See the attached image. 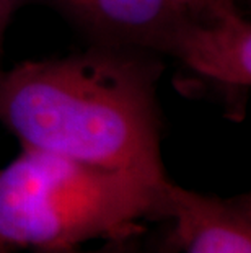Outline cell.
<instances>
[{
  "instance_id": "3",
  "label": "cell",
  "mask_w": 251,
  "mask_h": 253,
  "mask_svg": "<svg viewBox=\"0 0 251 253\" xmlns=\"http://www.w3.org/2000/svg\"><path fill=\"white\" fill-rule=\"evenodd\" d=\"M83 30L93 44L172 54L189 13L179 0H39Z\"/></svg>"
},
{
  "instance_id": "2",
  "label": "cell",
  "mask_w": 251,
  "mask_h": 253,
  "mask_svg": "<svg viewBox=\"0 0 251 253\" xmlns=\"http://www.w3.org/2000/svg\"><path fill=\"white\" fill-rule=\"evenodd\" d=\"M168 181L21 147L0 169V242L61 249L147 232L142 220H167Z\"/></svg>"
},
{
  "instance_id": "6",
  "label": "cell",
  "mask_w": 251,
  "mask_h": 253,
  "mask_svg": "<svg viewBox=\"0 0 251 253\" xmlns=\"http://www.w3.org/2000/svg\"><path fill=\"white\" fill-rule=\"evenodd\" d=\"M147 232L117 237V239L105 240L100 249L83 250L80 245L61 247V249H35L33 253H143L145 252Z\"/></svg>"
},
{
  "instance_id": "5",
  "label": "cell",
  "mask_w": 251,
  "mask_h": 253,
  "mask_svg": "<svg viewBox=\"0 0 251 253\" xmlns=\"http://www.w3.org/2000/svg\"><path fill=\"white\" fill-rule=\"evenodd\" d=\"M167 220L181 253H251L250 195H202L168 181Z\"/></svg>"
},
{
  "instance_id": "8",
  "label": "cell",
  "mask_w": 251,
  "mask_h": 253,
  "mask_svg": "<svg viewBox=\"0 0 251 253\" xmlns=\"http://www.w3.org/2000/svg\"><path fill=\"white\" fill-rule=\"evenodd\" d=\"M28 2H31V0H0V57H2L3 52V40L10 21H12L15 12L21 5Z\"/></svg>"
},
{
  "instance_id": "9",
  "label": "cell",
  "mask_w": 251,
  "mask_h": 253,
  "mask_svg": "<svg viewBox=\"0 0 251 253\" xmlns=\"http://www.w3.org/2000/svg\"><path fill=\"white\" fill-rule=\"evenodd\" d=\"M0 253H13V249H10V247H7L5 244L0 242Z\"/></svg>"
},
{
  "instance_id": "4",
  "label": "cell",
  "mask_w": 251,
  "mask_h": 253,
  "mask_svg": "<svg viewBox=\"0 0 251 253\" xmlns=\"http://www.w3.org/2000/svg\"><path fill=\"white\" fill-rule=\"evenodd\" d=\"M170 56L215 85L235 118V100L243 98L251 84V25L240 10L212 20H191Z\"/></svg>"
},
{
  "instance_id": "7",
  "label": "cell",
  "mask_w": 251,
  "mask_h": 253,
  "mask_svg": "<svg viewBox=\"0 0 251 253\" xmlns=\"http://www.w3.org/2000/svg\"><path fill=\"white\" fill-rule=\"evenodd\" d=\"M143 253H181V245L170 220H163L157 232L147 235Z\"/></svg>"
},
{
  "instance_id": "1",
  "label": "cell",
  "mask_w": 251,
  "mask_h": 253,
  "mask_svg": "<svg viewBox=\"0 0 251 253\" xmlns=\"http://www.w3.org/2000/svg\"><path fill=\"white\" fill-rule=\"evenodd\" d=\"M163 69L157 52L105 44L0 67V125L21 147L165 183Z\"/></svg>"
}]
</instances>
